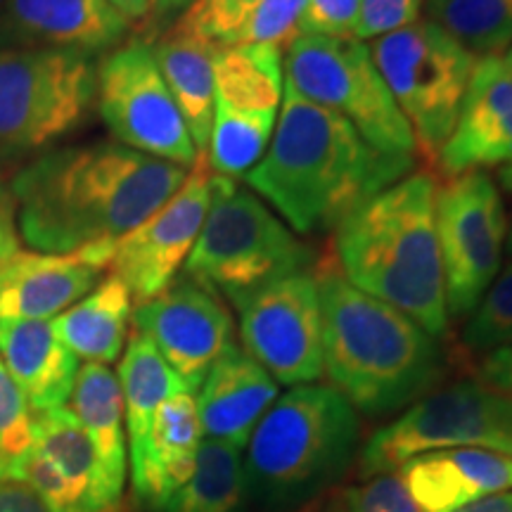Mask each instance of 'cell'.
Instances as JSON below:
<instances>
[{"mask_svg":"<svg viewBox=\"0 0 512 512\" xmlns=\"http://www.w3.org/2000/svg\"><path fill=\"white\" fill-rule=\"evenodd\" d=\"M498 188L512 192V162L498 169Z\"/></svg>","mask_w":512,"mask_h":512,"instance_id":"obj_47","label":"cell"},{"mask_svg":"<svg viewBox=\"0 0 512 512\" xmlns=\"http://www.w3.org/2000/svg\"><path fill=\"white\" fill-rule=\"evenodd\" d=\"M133 330L155 344L190 392H197L219 358L235 344L230 309L216 292L181 275L133 311Z\"/></svg>","mask_w":512,"mask_h":512,"instance_id":"obj_15","label":"cell"},{"mask_svg":"<svg viewBox=\"0 0 512 512\" xmlns=\"http://www.w3.org/2000/svg\"><path fill=\"white\" fill-rule=\"evenodd\" d=\"M306 0H261L245 19L233 43H252V46H271L287 53L299 36ZM230 46V43H228Z\"/></svg>","mask_w":512,"mask_h":512,"instance_id":"obj_34","label":"cell"},{"mask_svg":"<svg viewBox=\"0 0 512 512\" xmlns=\"http://www.w3.org/2000/svg\"><path fill=\"white\" fill-rule=\"evenodd\" d=\"M190 169L119 143L62 147L31 159L8 185L22 245L91 254L110 268L117 242L181 188Z\"/></svg>","mask_w":512,"mask_h":512,"instance_id":"obj_1","label":"cell"},{"mask_svg":"<svg viewBox=\"0 0 512 512\" xmlns=\"http://www.w3.org/2000/svg\"><path fill=\"white\" fill-rule=\"evenodd\" d=\"M399 472L422 512H456L512 489V456L489 448L422 453Z\"/></svg>","mask_w":512,"mask_h":512,"instance_id":"obj_21","label":"cell"},{"mask_svg":"<svg viewBox=\"0 0 512 512\" xmlns=\"http://www.w3.org/2000/svg\"><path fill=\"white\" fill-rule=\"evenodd\" d=\"M0 188H3V183H0Z\"/></svg>","mask_w":512,"mask_h":512,"instance_id":"obj_51","label":"cell"},{"mask_svg":"<svg viewBox=\"0 0 512 512\" xmlns=\"http://www.w3.org/2000/svg\"><path fill=\"white\" fill-rule=\"evenodd\" d=\"M285 67L294 91L347 119L377 150L418 157L411 126L375 67L368 43L297 36L285 53Z\"/></svg>","mask_w":512,"mask_h":512,"instance_id":"obj_10","label":"cell"},{"mask_svg":"<svg viewBox=\"0 0 512 512\" xmlns=\"http://www.w3.org/2000/svg\"><path fill=\"white\" fill-rule=\"evenodd\" d=\"M119 387L124 396V420L128 453H136L150 432L157 408L171 396L190 392L181 377L171 370L155 344L138 330L128 337L124 354L119 361Z\"/></svg>","mask_w":512,"mask_h":512,"instance_id":"obj_27","label":"cell"},{"mask_svg":"<svg viewBox=\"0 0 512 512\" xmlns=\"http://www.w3.org/2000/svg\"><path fill=\"white\" fill-rule=\"evenodd\" d=\"M318 254L242 181L211 176V202L183 275L230 304L285 278L311 271Z\"/></svg>","mask_w":512,"mask_h":512,"instance_id":"obj_6","label":"cell"},{"mask_svg":"<svg viewBox=\"0 0 512 512\" xmlns=\"http://www.w3.org/2000/svg\"><path fill=\"white\" fill-rule=\"evenodd\" d=\"M17 219H15V202H12V195L8 188H0V233L5 230H15Z\"/></svg>","mask_w":512,"mask_h":512,"instance_id":"obj_44","label":"cell"},{"mask_svg":"<svg viewBox=\"0 0 512 512\" xmlns=\"http://www.w3.org/2000/svg\"><path fill=\"white\" fill-rule=\"evenodd\" d=\"M456 512H512V494L503 491V494L479 498V501L465 505Z\"/></svg>","mask_w":512,"mask_h":512,"instance_id":"obj_43","label":"cell"},{"mask_svg":"<svg viewBox=\"0 0 512 512\" xmlns=\"http://www.w3.org/2000/svg\"><path fill=\"white\" fill-rule=\"evenodd\" d=\"M192 3H195V0H155V10H152V17L164 19V17H171V15H183V12L188 10Z\"/></svg>","mask_w":512,"mask_h":512,"instance_id":"obj_46","label":"cell"},{"mask_svg":"<svg viewBox=\"0 0 512 512\" xmlns=\"http://www.w3.org/2000/svg\"><path fill=\"white\" fill-rule=\"evenodd\" d=\"M0 358L31 415L67 406L81 366L55 335L53 320H3Z\"/></svg>","mask_w":512,"mask_h":512,"instance_id":"obj_23","label":"cell"},{"mask_svg":"<svg viewBox=\"0 0 512 512\" xmlns=\"http://www.w3.org/2000/svg\"><path fill=\"white\" fill-rule=\"evenodd\" d=\"M425 3L427 0H361L354 38L366 43L411 27L422 19Z\"/></svg>","mask_w":512,"mask_h":512,"instance_id":"obj_37","label":"cell"},{"mask_svg":"<svg viewBox=\"0 0 512 512\" xmlns=\"http://www.w3.org/2000/svg\"><path fill=\"white\" fill-rule=\"evenodd\" d=\"M233 306L242 349L275 382L299 387L323 377V311L313 268L285 275Z\"/></svg>","mask_w":512,"mask_h":512,"instance_id":"obj_13","label":"cell"},{"mask_svg":"<svg viewBox=\"0 0 512 512\" xmlns=\"http://www.w3.org/2000/svg\"><path fill=\"white\" fill-rule=\"evenodd\" d=\"M299 512H349L347 498L344 491H325L323 496L313 498L311 503H306Z\"/></svg>","mask_w":512,"mask_h":512,"instance_id":"obj_42","label":"cell"},{"mask_svg":"<svg viewBox=\"0 0 512 512\" xmlns=\"http://www.w3.org/2000/svg\"><path fill=\"white\" fill-rule=\"evenodd\" d=\"M19 249H22V240H19L17 228L0 233V268L8 264V261L19 252Z\"/></svg>","mask_w":512,"mask_h":512,"instance_id":"obj_45","label":"cell"},{"mask_svg":"<svg viewBox=\"0 0 512 512\" xmlns=\"http://www.w3.org/2000/svg\"><path fill=\"white\" fill-rule=\"evenodd\" d=\"M368 48L411 126L418 155L434 166L456 128L479 57L430 19L375 38Z\"/></svg>","mask_w":512,"mask_h":512,"instance_id":"obj_8","label":"cell"},{"mask_svg":"<svg viewBox=\"0 0 512 512\" xmlns=\"http://www.w3.org/2000/svg\"><path fill=\"white\" fill-rule=\"evenodd\" d=\"M105 273L86 252L43 254L22 247L0 268V323L53 320L95 290Z\"/></svg>","mask_w":512,"mask_h":512,"instance_id":"obj_19","label":"cell"},{"mask_svg":"<svg viewBox=\"0 0 512 512\" xmlns=\"http://www.w3.org/2000/svg\"><path fill=\"white\" fill-rule=\"evenodd\" d=\"M31 418L27 401L0 358V460H15L31 446Z\"/></svg>","mask_w":512,"mask_h":512,"instance_id":"obj_35","label":"cell"},{"mask_svg":"<svg viewBox=\"0 0 512 512\" xmlns=\"http://www.w3.org/2000/svg\"><path fill=\"white\" fill-rule=\"evenodd\" d=\"M425 19L477 57L512 46V0H427Z\"/></svg>","mask_w":512,"mask_h":512,"instance_id":"obj_31","label":"cell"},{"mask_svg":"<svg viewBox=\"0 0 512 512\" xmlns=\"http://www.w3.org/2000/svg\"><path fill=\"white\" fill-rule=\"evenodd\" d=\"M204 439L192 392L166 399L152 418L143 446L131 453L133 489L140 501L159 510L190 477Z\"/></svg>","mask_w":512,"mask_h":512,"instance_id":"obj_22","label":"cell"},{"mask_svg":"<svg viewBox=\"0 0 512 512\" xmlns=\"http://www.w3.org/2000/svg\"><path fill=\"white\" fill-rule=\"evenodd\" d=\"M361 444V415L332 384H299L278 396L247 441L249 494L271 512L323 496Z\"/></svg>","mask_w":512,"mask_h":512,"instance_id":"obj_5","label":"cell"},{"mask_svg":"<svg viewBox=\"0 0 512 512\" xmlns=\"http://www.w3.org/2000/svg\"><path fill=\"white\" fill-rule=\"evenodd\" d=\"M131 320V292L119 278L107 275L81 302L53 318V328L60 342L76 358L110 366L124 354Z\"/></svg>","mask_w":512,"mask_h":512,"instance_id":"obj_26","label":"cell"},{"mask_svg":"<svg viewBox=\"0 0 512 512\" xmlns=\"http://www.w3.org/2000/svg\"><path fill=\"white\" fill-rule=\"evenodd\" d=\"M446 448H489L512 456V396L479 380L432 389L363 444L358 475L396 472L411 458Z\"/></svg>","mask_w":512,"mask_h":512,"instance_id":"obj_9","label":"cell"},{"mask_svg":"<svg viewBox=\"0 0 512 512\" xmlns=\"http://www.w3.org/2000/svg\"><path fill=\"white\" fill-rule=\"evenodd\" d=\"M34 484L50 512H114L95 448L72 408L31 418V446L10 460Z\"/></svg>","mask_w":512,"mask_h":512,"instance_id":"obj_16","label":"cell"},{"mask_svg":"<svg viewBox=\"0 0 512 512\" xmlns=\"http://www.w3.org/2000/svg\"><path fill=\"white\" fill-rule=\"evenodd\" d=\"M131 24L107 0H5L0 48H53L93 57L121 46Z\"/></svg>","mask_w":512,"mask_h":512,"instance_id":"obj_18","label":"cell"},{"mask_svg":"<svg viewBox=\"0 0 512 512\" xmlns=\"http://www.w3.org/2000/svg\"><path fill=\"white\" fill-rule=\"evenodd\" d=\"M508 214L501 188L486 171L437 183V235L448 316L467 318L503 268Z\"/></svg>","mask_w":512,"mask_h":512,"instance_id":"obj_11","label":"cell"},{"mask_svg":"<svg viewBox=\"0 0 512 512\" xmlns=\"http://www.w3.org/2000/svg\"><path fill=\"white\" fill-rule=\"evenodd\" d=\"M437 183L430 169H420L389 185L339 223L332 256L351 285L441 337L451 316L437 235Z\"/></svg>","mask_w":512,"mask_h":512,"instance_id":"obj_4","label":"cell"},{"mask_svg":"<svg viewBox=\"0 0 512 512\" xmlns=\"http://www.w3.org/2000/svg\"><path fill=\"white\" fill-rule=\"evenodd\" d=\"M283 55L278 48L252 43L216 48V100L245 112H278L285 93Z\"/></svg>","mask_w":512,"mask_h":512,"instance_id":"obj_28","label":"cell"},{"mask_svg":"<svg viewBox=\"0 0 512 512\" xmlns=\"http://www.w3.org/2000/svg\"><path fill=\"white\" fill-rule=\"evenodd\" d=\"M3 5H5V0H0V10H3Z\"/></svg>","mask_w":512,"mask_h":512,"instance_id":"obj_50","label":"cell"},{"mask_svg":"<svg viewBox=\"0 0 512 512\" xmlns=\"http://www.w3.org/2000/svg\"><path fill=\"white\" fill-rule=\"evenodd\" d=\"M0 512H50L34 484L10 460H0Z\"/></svg>","mask_w":512,"mask_h":512,"instance_id":"obj_39","label":"cell"},{"mask_svg":"<svg viewBox=\"0 0 512 512\" xmlns=\"http://www.w3.org/2000/svg\"><path fill=\"white\" fill-rule=\"evenodd\" d=\"M477 380L486 387L512 396V347L491 349L477 363Z\"/></svg>","mask_w":512,"mask_h":512,"instance_id":"obj_40","label":"cell"},{"mask_svg":"<svg viewBox=\"0 0 512 512\" xmlns=\"http://www.w3.org/2000/svg\"><path fill=\"white\" fill-rule=\"evenodd\" d=\"M501 57L505 60V64H508V67H512V46H510L508 50H505V53H503Z\"/></svg>","mask_w":512,"mask_h":512,"instance_id":"obj_49","label":"cell"},{"mask_svg":"<svg viewBox=\"0 0 512 512\" xmlns=\"http://www.w3.org/2000/svg\"><path fill=\"white\" fill-rule=\"evenodd\" d=\"M69 401H72V413L95 448L107 498L117 508L124 494L128 467L124 396H121L119 377L102 363H86L79 368Z\"/></svg>","mask_w":512,"mask_h":512,"instance_id":"obj_24","label":"cell"},{"mask_svg":"<svg viewBox=\"0 0 512 512\" xmlns=\"http://www.w3.org/2000/svg\"><path fill=\"white\" fill-rule=\"evenodd\" d=\"M512 162V67L501 55L479 57L463 110L441 147L437 169L444 176L484 171Z\"/></svg>","mask_w":512,"mask_h":512,"instance_id":"obj_17","label":"cell"},{"mask_svg":"<svg viewBox=\"0 0 512 512\" xmlns=\"http://www.w3.org/2000/svg\"><path fill=\"white\" fill-rule=\"evenodd\" d=\"M150 48L166 88L181 110L192 143L204 155L214 124V55L219 46L171 27L162 38L150 43Z\"/></svg>","mask_w":512,"mask_h":512,"instance_id":"obj_25","label":"cell"},{"mask_svg":"<svg viewBox=\"0 0 512 512\" xmlns=\"http://www.w3.org/2000/svg\"><path fill=\"white\" fill-rule=\"evenodd\" d=\"M95 105L119 145L185 169L200 157L150 43L136 38L102 57Z\"/></svg>","mask_w":512,"mask_h":512,"instance_id":"obj_12","label":"cell"},{"mask_svg":"<svg viewBox=\"0 0 512 512\" xmlns=\"http://www.w3.org/2000/svg\"><path fill=\"white\" fill-rule=\"evenodd\" d=\"M261 0H195L174 22V29L190 34L211 46H228L235 41L245 19Z\"/></svg>","mask_w":512,"mask_h":512,"instance_id":"obj_33","label":"cell"},{"mask_svg":"<svg viewBox=\"0 0 512 512\" xmlns=\"http://www.w3.org/2000/svg\"><path fill=\"white\" fill-rule=\"evenodd\" d=\"M247 494L242 448L204 437L190 477L159 512H240Z\"/></svg>","mask_w":512,"mask_h":512,"instance_id":"obj_29","label":"cell"},{"mask_svg":"<svg viewBox=\"0 0 512 512\" xmlns=\"http://www.w3.org/2000/svg\"><path fill=\"white\" fill-rule=\"evenodd\" d=\"M98 67L53 48H0V166L74 133L95 107Z\"/></svg>","mask_w":512,"mask_h":512,"instance_id":"obj_7","label":"cell"},{"mask_svg":"<svg viewBox=\"0 0 512 512\" xmlns=\"http://www.w3.org/2000/svg\"><path fill=\"white\" fill-rule=\"evenodd\" d=\"M278 112H245L216 100L204 159L216 176L245 178L271 145Z\"/></svg>","mask_w":512,"mask_h":512,"instance_id":"obj_30","label":"cell"},{"mask_svg":"<svg viewBox=\"0 0 512 512\" xmlns=\"http://www.w3.org/2000/svg\"><path fill=\"white\" fill-rule=\"evenodd\" d=\"M280 384L245 349L233 344L200 384L197 413L207 439L245 448L268 408L278 399Z\"/></svg>","mask_w":512,"mask_h":512,"instance_id":"obj_20","label":"cell"},{"mask_svg":"<svg viewBox=\"0 0 512 512\" xmlns=\"http://www.w3.org/2000/svg\"><path fill=\"white\" fill-rule=\"evenodd\" d=\"M505 256H508V261L512 264V211L508 216V233H505Z\"/></svg>","mask_w":512,"mask_h":512,"instance_id":"obj_48","label":"cell"},{"mask_svg":"<svg viewBox=\"0 0 512 512\" xmlns=\"http://www.w3.org/2000/svg\"><path fill=\"white\" fill-rule=\"evenodd\" d=\"M344 498L349 512H422L401 472H382L363 479L361 484L349 486Z\"/></svg>","mask_w":512,"mask_h":512,"instance_id":"obj_36","label":"cell"},{"mask_svg":"<svg viewBox=\"0 0 512 512\" xmlns=\"http://www.w3.org/2000/svg\"><path fill=\"white\" fill-rule=\"evenodd\" d=\"M211 176L214 171L200 155L181 188L114 245L107 273L119 278L138 304L162 294L188 261L207 219Z\"/></svg>","mask_w":512,"mask_h":512,"instance_id":"obj_14","label":"cell"},{"mask_svg":"<svg viewBox=\"0 0 512 512\" xmlns=\"http://www.w3.org/2000/svg\"><path fill=\"white\" fill-rule=\"evenodd\" d=\"M361 0H306L299 36L354 38Z\"/></svg>","mask_w":512,"mask_h":512,"instance_id":"obj_38","label":"cell"},{"mask_svg":"<svg viewBox=\"0 0 512 512\" xmlns=\"http://www.w3.org/2000/svg\"><path fill=\"white\" fill-rule=\"evenodd\" d=\"M463 344L475 354L512 347V264L498 273L482 302L465 318Z\"/></svg>","mask_w":512,"mask_h":512,"instance_id":"obj_32","label":"cell"},{"mask_svg":"<svg viewBox=\"0 0 512 512\" xmlns=\"http://www.w3.org/2000/svg\"><path fill=\"white\" fill-rule=\"evenodd\" d=\"M107 3H110L128 24L145 22V19L152 17V10H155V0H107Z\"/></svg>","mask_w":512,"mask_h":512,"instance_id":"obj_41","label":"cell"},{"mask_svg":"<svg viewBox=\"0 0 512 512\" xmlns=\"http://www.w3.org/2000/svg\"><path fill=\"white\" fill-rule=\"evenodd\" d=\"M415 159L377 150L347 119L285 81L271 145L242 183L304 238L337 230L358 207L411 174Z\"/></svg>","mask_w":512,"mask_h":512,"instance_id":"obj_2","label":"cell"},{"mask_svg":"<svg viewBox=\"0 0 512 512\" xmlns=\"http://www.w3.org/2000/svg\"><path fill=\"white\" fill-rule=\"evenodd\" d=\"M313 275L323 311V373L358 415L406 411L437 389L446 370L439 337L351 285L332 254L318 256Z\"/></svg>","mask_w":512,"mask_h":512,"instance_id":"obj_3","label":"cell"}]
</instances>
